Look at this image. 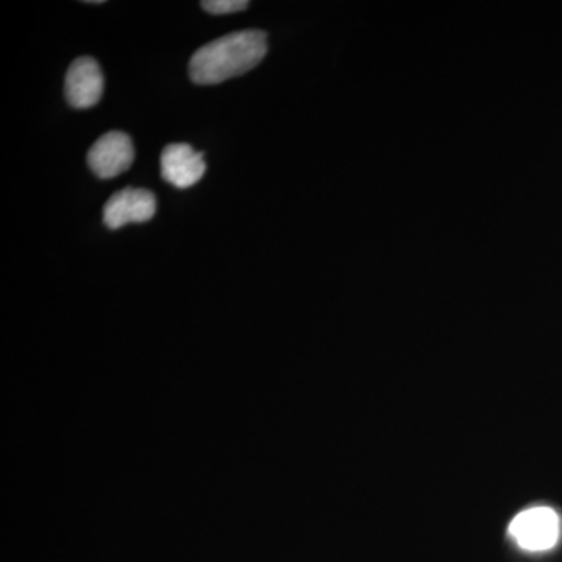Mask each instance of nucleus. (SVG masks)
<instances>
[{"instance_id":"obj_1","label":"nucleus","mask_w":562,"mask_h":562,"mask_svg":"<svg viewBox=\"0 0 562 562\" xmlns=\"http://www.w3.org/2000/svg\"><path fill=\"white\" fill-rule=\"evenodd\" d=\"M268 54V35L262 31L233 32L195 50L190 61L191 80L217 85L249 72Z\"/></svg>"},{"instance_id":"obj_2","label":"nucleus","mask_w":562,"mask_h":562,"mask_svg":"<svg viewBox=\"0 0 562 562\" xmlns=\"http://www.w3.org/2000/svg\"><path fill=\"white\" fill-rule=\"evenodd\" d=\"M509 535L528 552H546L560 541V516L549 506L525 509L514 517Z\"/></svg>"},{"instance_id":"obj_3","label":"nucleus","mask_w":562,"mask_h":562,"mask_svg":"<svg viewBox=\"0 0 562 562\" xmlns=\"http://www.w3.org/2000/svg\"><path fill=\"white\" fill-rule=\"evenodd\" d=\"M135 161V149L131 136L124 132H109L101 136L90 151L88 165L91 171L102 180L114 179L131 169Z\"/></svg>"},{"instance_id":"obj_4","label":"nucleus","mask_w":562,"mask_h":562,"mask_svg":"<svg viewBox=\"0 0 562 562\" xmlns=\"http://www.w3.org/2000/svg\"><path fill=\"white\" fill-rule=\"evenodd\" d=\"M157 213L154 192L140 188H124L114 192L103 206V222L111 231L127 224L150 221Z\"/></svg>"},{"instance_id":"obj_5","label":"nucleus","mask_w":562,"mask_h":562,"mask_svg":"<svg viewBox=\"0 0 562 562\" xmlns=\"http://www.w3.org/2000/svg\"><path fill=\"white\" fill-rule=\"evenodd\" d=\"M65 94L74 109L85 110L98 105L103 94V74L94 58L80 57L69 66Z\"/></svg>"},{"instance_id":"obj_6","label":"nucleus","mask_w":562,"mask_h":562,"mask_svg":"<svg viewBox=\"0 0 562 562\" xmlns=\"http://www.w3.org/2000/svg\"><path fill=\"white\" fill-rule=\"evenodd\" d=\"M160 162L162 180L180 190L194 187L206 171L202 151L184 143L166 146Z\"/></svg>"},{"instance_id":"obj_7","label":"nucleus","mask_w":562,"mask_h":562,"mask_svg":"<svg viewBox=\"0 0 562 562\" xmlns=\"http://www.w3.org/2000/svg\"><path fill=\"white\" fill-rule=\"evenodd\" d=\"M249 7L247 0H205L202 9L211 14H231L246 10Z\"/></svg>"}]
</instances>
